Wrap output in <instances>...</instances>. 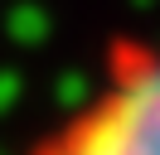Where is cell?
Returning <instances> with one entry per match:
<instances>
[{"label":"cell","instance_id":"6da1fadb","mask_svg":"<svg viewBox=\"0 0 160 155\" xmlns=\"http://www.w3.org/2000/svg\"><path fill=\"white\" fill-rule=\"evenodd\" d=\"M24 155H160V34L117 39L92 87Z\"/></svg>","mask_w":160,"mask_h":155}]
</instances>
